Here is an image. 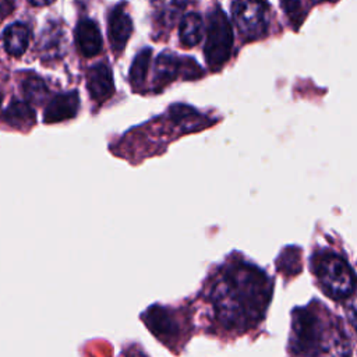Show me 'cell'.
<instances>
[{
	"label": "cell",
	"instance_id": "11",
	"mask_svg": "<svg viewBox=\"0 0 357 357\" xmlns=\"http://www.w3.org/2000/svg\"><path fill=\"white\" fill-rule=\"evenodd\" d=\"M146 324L149 329L155 333V336H158L159 339H163V336H167V337L176 336L174 335L177 332L176 321L170 314L166 312L165 308L159 305H153L152 308L148 310Z\"/></svg>",
	"mask_w": 357,
	"mask_h": 357
},
{
	"label": "cell",
	"instance_id": "15",
	"mask_svg": "<svg viewBox=\"0 0 357 357\" xmlns=\"http://www.w3.org/2000/svg\"><path fill=\"white\" fill-rule=\"evenodd\" d=\"M22 91H24V95H25L26 100L32 102V103H36V105L42 103L45 100V98L47 96V92H49L43 79L36 77V75L25 78V81L22 84Z\"/></svg>",
	"mask_w": 357,
	"mask_h": 357
},
{
	"label": "cell",
	"instance_id": "18",
	"mask_svg": "<svg viewBox=\"0 0 357 357\" xmlns=\"http://www.w3.org/2000/svg\"><path fill=\"white\" fill-rule=\"evenodd\" d=\"M185 1L184 0H167L163 11H162V21L165 24H173L176 20V15L184 8Z\"/></svg>",
	"mask_w": 357,
	"mask_h": 357
},
{
	"label": "cell",
	"instance_id": "17",
	"mask_svg": "<svg viewBox=\"0 0 357 357\" xmlns=\"http://www.w3.org/2000/svg\"><path fill=\"white\" fill-rule=\"evenodd\" d=\"M61 43V32L56 26L49 29L43 36V52H46L50 56H54L60 50Z\"/></svg>",
	"mask_w": 357,
	"mask_h": 357
},
{
	"label": "cell",
	"instance_id": "14",
	"mask_svg": "<svg viewBox=\"0 0 357 357\" xmlns=\"http://www.w3.org/2000/svg\"><path fill=\"white\" fill-rule=\"evenodd\" d=\"M151 49H142L134 59L131 68H130V82L132 85V88H141L146 73H148V67H149V61H151Z\"/></svg>",
	"mask_w": 357,
	"mask_h": 357
},
{
	"label": "cell",
	"instance_id": "3",
	"mask_svg": "<svg viewBox=\"0 0 357 357\" xmlns=\"http://www.w3.org/2000/svg\"><path fill=\"white\" fill-rule=\"evenodd\" d=\"M233 47V29L226 14L215 7L208 17L206 42L204 47L208 66L216 71L230 57Z\"/></svg>",
	"mask_w": 357,
	"mask_h": 357
},
{
	"label": "cell",
	"instance_id": "16",
	"mask_svg": "<svg viewBox=\"0 0 357 357\" xmlns=\"http://www.w3.org/2000/svg\"><path fill=\"white\" fill-rule=\"evenodd\" d=\"M280 4H282L284 14L289 18V22H291L293 26L297 28L304 20L301 0H280Z\"/></svg>",
	"mask_w": 357,
	"mask_h": 357
},
{
	"label": "cell",
	"instance_id": "5",
	"mask_svg": "<svg viewBox=\"0 0 357 357\" xmlns=\"http://www.w3.org/2000/svg\"><path fill=\"white\" fill-rule=\"evenodd\" d=\"M180 73H185V77H198L202 74L199 66L192 59H178L172 53H162L156 59L155 82L159 86L172 82Z\"/></svg>",
	"mask_w": 357,
	"mask_h": 357
},
{
	"label": "cell",
	"instance_id": "10",
	"mask_svg": "<svg viewBox=\"0 0 357 357\" xmlns=\"http://www.w3.org/2000/svg\"><path fill=\"white\" fill-rule=\"evenodd\" d=\"M29 29L22 22H14L3 32V45L8 54L21 56L29 45Z\"/></svg>",
	"mask_w": 357,
	"mask_h": 357
},
{
	"label": "cell",
	"instance_id": "2",
	"mask_svg": "<svg viewBox=\"0 0 357 357\" xmlns=\"http://www.w3.org/2000/svg\"><path fill=\"white\" fill-rule=\"evenodd\" d=\"M324 291L335 300H344L354 291V272L350 265L336 254L324 255L315 268Z\"/></svg>",
	"mask_w": 357,
	"mask_h": 357
},
{
	"label": "cell",
	"instance_id": "6",
	"mask_svg": "<svg viewBox=\"0 0 357 357\" xmlns=\"http://www.w3.org/2000/svg\"><path fill=\"white\" fill-rule=\"evenodd\" d=\"M132 33V22L126 13L123 4L116 6L107 17V35L109 42L116 54L123 52L127 40Z\"/></svg>",
	"mask_w": 357,
	"mask_h": 357
},
{
	"label": "cell",
	"instance_id": "7",
	"mask_svg": "<svg viewBox=\"0 0 357 357\" xmlns=\"http://www.w3.org/2000/svg\"><path fill=\"white\" fill-rule=\"evenodd\" d=\"M86 86L95 102L107 100L114 92L113 73L106 63H98L88 70Z\"/></svg>",
	"mask_w": 357,
	"mask_h": 357
},
{
	"label": "cell",
	"instance_id": "12",
	"mask_svg": "<svg viewBox=\"0 0 357 357\" xmlns=\"http://www.w3.org/2000/svg\"><path fill=\"white\" fill-rule=\"evenodd\" d=\"M180 42L185 47H194L202 36V18L198 13H188L183 17L178 26Z\"/></svg>",
	"mask_w": 357,
	"mask_h": 357
},
{
	"label": "cell",
	"instance_id": "9",
	"mask_svg": "<svg viewBox=\"0 0 357 357\" xmlns=\"http://www.w3.org/2000/svg\"><path fill=\"white\" fill-rule=\"evenodd\" d=\"M75 43L84 57H93L102 50V35L95 21L84 18L77 24Z\"/></svg>",
	"mask_w": 357,
	"mask_h": 357
},
{
	"label": "cell",
	"instance_id": "4",
	"mask_svg": "<svg viewBox=\"0 0 357 357\" xmlns=\"http://www.w3.org/2000/svg\"><path fill=\"white\" fill-rule=\"evenodd\" d=\"M238 32L247 40L259 39L266 35V4L264 0H234L231 4Z\"/></svg>",
	"mask_w": 357,
	"mask_h": 357
},
{
	"label": "cell",
	"instance_id": "1",
	"mask_svg": "<svg viewBox=\"0 0 357 357\" xmlns=\"http://www.w3.org/2000/svg\"><path fill=\"white\" fill-rule=\"evenodd\" d=\"M213 307L227 329L248 328L259 319L268 297L266 278L252 268H236L213 286Z\"/></svg>",
	"mask_w": 357,
	"mask_h": 357
},
{
	"label": "cell",
	"instance_id": "21",
	"mask_svg": "<svg viewBox=\"0 0 357 357\" xmlns=\"http://www.w3.org/2000/svg\"><path fill=\"white\" fill-rule=\"evenodd\" d=\"M1 99H3V95H1V92H0V105H1Z\"/></svg>",
	"mask_w": 357,
	"mask_h": 357
},
{
	"label": "cell",
	"instance_id": "13",
	"mask_svg": "<svg viewBox=\"0 0 357 357\" xmlns=\"http://www.w3.org/2000/svg\"><path fill=\"white\" fill-rule=\"evenodd\" d=\"M6 121L17 128H26L29 126L33 124L35 121V113L32 110V107L29 106L28 102H22V100H14L6 114H4Z\"/></svg>",
	"mask_w": 357,
	"mask_h": 357
},
{
	"label": "cell",
	"instance_id": "20",
	"mask_svg": "<svg viewBox=\"0 0 357 357\" xmlns=\"http://www.w3.org/2000/svg\"><path fill=\"white\" fill-rule=\"evenodd\" d=\"M28 1L33 6H47V4L53 3L54 0H28Z\"/></svg>",
	"mask_w": 357,
	"mask_h": 357
},
{
	"label": "cell",
	"instance_id": "8",
	"mask_svg": "<svg viewBox=\"0 0 357 357\" xmlns=\"http://www.w3.org/2000/svg\"><path fill=\"white\" fill-rule=\"evenodd\" d=\"M79 107V96L75 91L54 96L45 109L43 120L47 124L60 123L73 119Z\"/></svg>",
	"mask_w": 357,
	"mask_h": 357
},
{
	"label": "cell",
	"instance_id": "19",
	"mask_svg": "<svg viewBox=\"0 0 357 357\" xmlns=\"http://www.w3.org/2000/svg\"><path fill=\"white\" fill-rule=\"evenodd\" d=\"M14 10V0H0V20Z\"/></svg>",
	"mask_w": 357,
	"mask_h": 357
}]
</instances>
